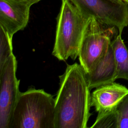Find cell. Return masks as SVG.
I'll list each match as a JSON object with an SVG mask.
<instances>
[{"mask_svg": "<svg viewBox=\"0 0 128 128\" xmlns=\"http://www.w3.org/2000/svg\"><path fill=\"white\" fill-rule=\"evenodd\" d=\"M26 0V1L30 2H32L33 4H35L38 3V2H39L40 1V0Z\"/></svg>", "mask_w": 128, "mask_h": 128, "instance_id": "5bb4252c", "label": "cell"}, {"mask_svg": "<svg viewBox=\"0 0 128 128\" xmlns=\"http://www.w3.org/2000/svg\"><path fill=\"white\" fill-rule=\"evenodd\" d=\"M86 74L90 90L114 82L117 79L116 62L111 44L106 54Z\"/></svg>", "mask_w": 128, "mask_h": 128, "instance_id": "9c48e42d", "label": "cell"}, {"mask_svg": "<svg viewBox=\"0 0 128 128\" xmlns=\"http://www.w3.org/2000/svg\"><path fill=\"white\" fill-rule=\"evenodd\" d=\"M116 28L104 24L94 17L88 18L78 56L80 64L86 72L107 52Z\"/></svg>", "mask_w": 128, "mask_h": 128, "instance_id": "277c9868", "label": "cell"}, {"mask_svg": "<svg viewBox=\"0 0 128 128\" xmlns=\"http://www.w3.org/2000/svg\"><path fill=\"white\" fill-rule=\"evenodd\" d=\"M32 5L24 0H0V27L10 38L26 27Z\"/></svg>", "mask_w": 128, "mask_h": 128, "instance_id": "52a82bcc", "label": "cell"}, {"mask_svg": "<svg viewBox=\"0 0 128 128\" xmlns=\"http://www.w3.org/2000/svg\"><path fill=\"white\" fill-rule=\"evenodd\" d=\"M91 128H116V110L100 116H97L95 122Z\"/></svg>", "mask_w": 128, "mask_h": 128, "instance_id": "4fadbf2b", "label": "cell"}, {"mask_svg": "<svg viewBox=\"0 0 128 128\" xmlns=\"http://www.w3.org/2000/svg\"><path fill=\"white\" fill-rule=\"evenodd\" d=\"M89 18L85 16L69 0H62L56 18L52 55L60 60L78 57L80 44Z\"/></svg>", "mask_w": 128, "mask_h": 128, "instance_id": "3957f363", "label": "cell"}, {"mask_svg": "<svg viewBox=\"0 0 128 128\" xmlns=\"http://www.w3.org/2000/svg\"><path fill=\"white\" fill-rule=\"evenodd\" d=\"M118 34L112 41L116 64V78L128 81V50L121 36Z\"/></svg>", "mask_w": 128, "mask_h": 128, "instance_id": "30bf717a", "label": "cell"}, {"mask_svg": "<svg viewBox=\"0 0 128 128\" xmlns=\"http://www.w3.org/2000/svg\"><path fill=\"white\" fill-rule=\"evenodd\" d=\"M59 78L54 98V128H88L92 114L91 94L86 72L76 62L68 64Z\"/></svg>", "mask_w": 128, "mask_h": 128, "instance_id": "6da1fadb", "label": "cell"}, {"mask_svg": "<svg viewBox=\"0 0 128 128\" xmlns=\"http://www.w3.org/2000/svg\"><path fill=\"white\" fill-rule=\"evenodd\" d=\"M116 114V128H128V94L118 104Z\"/></svg>", "mask_w": 128, "mask_h": 128, "instance_id": "7c38bea8", "label": "cell"}, {"mask_svg": "<svg viewBox=\"0 0 128 128\" xmlns=\"http://www.w3.org/2000/svg\"><path fill=\"white\" fill-rule=\"evenodd\" d=\"M17 61L12 54L0 68V128H9L20 92L16 76Z\"/></svg>", "mask_w": 128, "mask_h": 128, "instance_id": "8992f818", "label": "cell"}, {"mask_svg": "<svg viewBox=\"0 0 128 128\" xmlns=\"http://www.w3.org/2000/svg\"><path fill=\"white\" fill-rule=\"evenodd\" d=\"M55 100L42 89L20 92L9 128H54Z\"/></svg>", "mask_w": 128, "mask_h": 128, "instance_id": "7a4b0ae2", "label": "cell"}, {"mask_svg": "<svg viewBox=\"0 0 128 128\" xmlns=\"http://www.w3.org/2000/svg\"><path fill=\"white\" fill-rule=\"evenodd\" d=\"M114 2H123L124 1L122 0H112Z\"/></svg>", "mask_w": 128, "mask_h": 128, "instance_id": "9a60e30c", "label": "cell"}, {"mask_svg": "<svg viewBox=\"0 0 128 128\" xmlns=\"http://www.w3.org/2000/svg\"><path fill=\"white\" fill-rule=\"evenodd\" d=\"M12 39L8 33L0 27V68L13 54Z\"/></svg>", "mask_w": 128, "mask_h": 128, "instance_id": "8fae6325", "label": "cell"}, {"mask_svg": "<svg viewBox=\"0 0 128 128\" xmlns=\"http://www.w3.org/2000/svg\"><path fill=\"white\" fill-rule=\"evenodd\" d=\"M128 94V88L112 82L100 86L91 94V106L94 107L98 116L116 110L118 104Z\"/></svg>", "mask_w": 128, "mask_h": 128, "instance_id": "ba28073f", "label": "cell"}, {"mask_svg": "<svg viewBox=\"0 0 128 128\" xmlns=\"http://www.w3.org/2000/svg\"><path fill=\"white\" fill-rule=\"evenodd\" d=\"M86 17L118 28L122 34L128 26V4L112 0H69Z\"/></svg>", "mask_w": 128, "mask_h": 128, "instance_id": "5b68a950", "label": "cell"}, {"mask_svg": "<svg viewBox=\"0 0 128 128\" xmlns=\"http://www.w3.org/2000/svg\"><path fill=\"white\" fill-rule=\"evenodd\" d=\"M124 2H126V4H128V0H122Z\"/></svg>", "mask_w": 128, "mask_h": 128, "instance_id": "2e32d148", "label": "cell"}]
</instances>
